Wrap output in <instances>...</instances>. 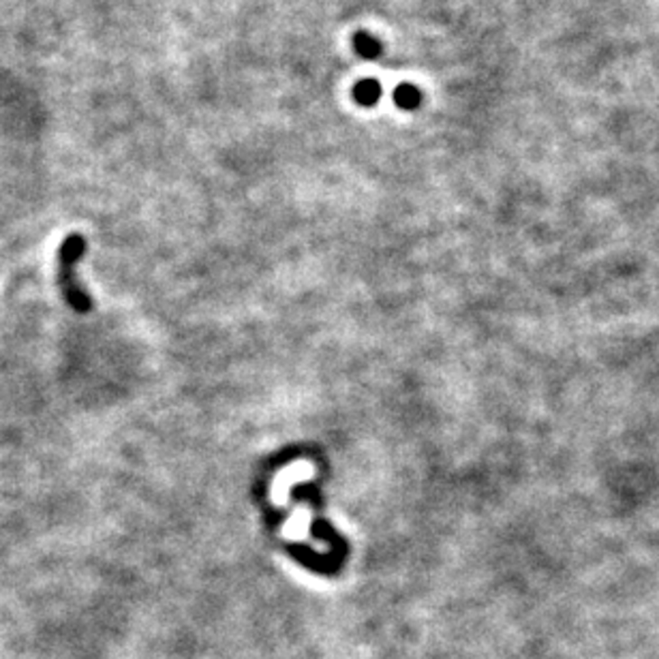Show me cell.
Listing matches in <instances>:
<instances>
[{
  "label": "cell",
  "mask_w": 659,
  "mask_h": 659,
  "mask_svg": "<svg viewBox=\"0 0 659 659\" xmlns=\"http://www.w3.org/2000/svg\"><path fill=\"white\" fill-rule=\"evenodd\" d=\"M86 242L79 234L69 236V238L62 242L60 251H58V285L62 289V296L78 313H88L92 309L90 298L86 296L82 287L75 283V264L78 259L84 255Z\"/></svg>",
  "instance_id": "obj_1"
},
{
  "label": "cell",
  "mask_w": 659,
  "mask_h": 659,
  "mask_svg": "<svg viewBox=\"0 0 659 659\" xmlns=\"http://www.w3.org/2000/svg\"><path fill=\"white\" fill-rule=\"evenodd\" d=\"M354 97L360 106H375L381 99V86L375 79H362L356 84Z\"/></svg>",
  "instance_id": "obj_2"
},
{
  "label": "cell",
  "mask_w": 659,
  "mask_h": 659,
  "mask_svg": "<svg viewBox=\"0 0 659 659\" xmlns=\"http://www.w3.org/2000/svg\"><path fill=\"white\" fill-rule=\"evenodd\" d=\"M394 101L403 109H418L422 103V92L412 84H401L394 90Z\"/></svg>",
  "instance_id": "obj_3"
},
{
  "label": "cell",
  "mask_w": 659,
  "mask_h": 659,
  "mask_svg": "<svg viewBox=\"0 0 659 659\" xmlns=\"http://www.w3.org/2000/svg\"><path fill=\"white\" fill-rule=\"evenodd\" d=\"M354 45L357 54L362 58H368V60H373V58L381 54V43L377 42V37H373L368 32H357L354 37Z\"/></svg>",
  "instance_id": "obj_4"
}]
</instances>
